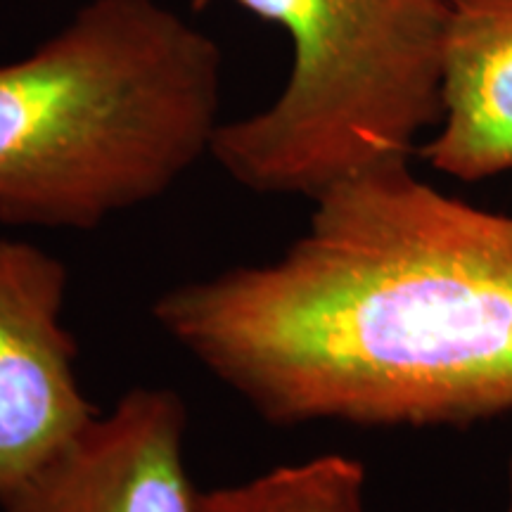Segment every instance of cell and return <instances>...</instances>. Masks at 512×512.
I'll use <instances>...</instances> for the list:
<instances>
[{"mask_svg": "<svg viewBox=\"0 0 512 512\" xmlns=\"http://www.w3.org/2000/svg\"><path fill=\"white\" fill-rule=\"evenodd\" d=\"M0 512H3V510H0Z\"/></svg>", "mask_w": 512, "mask_h": 512, "instance_id": "obj_9", "label": "cell"}, {"mask_svg": "<svg viewBox=\"0 0 512 512\" xmlns=\"http://www.w3.org/2000/svg\"><path fill=\"white\" fill-rule=\"evenodd\" d=\"M418 155L463 183L512 174V0H456L444 112Z\"/></svg>", "mask_w": 512, "mask_h": 512, "instance_id": "obj_6", "label": "cell"}, {"mask_svg": "<svg viewBox=\"0 0 512 512\" xmlns=\"http://www.w3.org/2000/svg\"><path fill=\"white\" fill-rule=\"evenodd\" d=\"M223 53L159 0H88L0 64V223L88 230L211 157Z\"/></svg>", "mask_w": 512, "mask_h": 512, "instance_id": "obj_2", "label": "cell"}, {"mask_svg": "<svg viewBox=\"0 0 512 512\" xmlns=\"http://www.w3.org/2000/svg\"><path fill=\"white\" fill-rule=\"evenodd\" d=\"M67 290L69 271L55 254L0 238V494L98 413L76 375Z\"/></svg>", "mask_w": 512, "mask_h": 512, "instance_id": "obj_4", "label": "cell"}, {"mask_svg": "<svg viewBox=\"0 0 512 512\" xmlns=\"http://www.w3.org/2000/svg\"><path fill=\"white\" fill-rule=\"evenodd\" d=\"M503 512H512V456L508 460V496H505V510Z\"/></svg>", "mask_w": 512, "mask_h": 512, "instance_id": "obj_8", "label": "cell"}, {"mask_svg": "<svg viewBox=\"0 0 512 512\" xmlns=\"http://www.w3.org/2000/svg\"><path fill=\"white\" fill-rule=\"evenodd\" d=\"M188 406L136 387L0 494L3 512H200L185 465Z\"/></svg>", "mask_w": 512, "mask_h": 512, "instance_id": "obj_5", "label": "cell"}, {"mask_svg": "<svg viewBox=\"0 0 512 512\" xmlns=\"http://www.w3.org/2000/svg\"><path fill=\"white\" fill-rule=\"evenodd\" d=\"M233 3L292 46L278 98L216 133L211 157L235 183L316 200L344 178L418 155L444 112L456 0Z\"/></svg>", "mask_w": 512, "mask_h": 512, "instance_id": "obj_3", "label": "cell"}, {"mask_svg": "<svg viewBox=\"0 0 512 512\" xmlns=\"http://www.w3.org/2000/svg\"><path fill=\"white\" fill-rule=\"evenodd\" d=\"M366 486L361 460L325 453L247 482L200 491V512H368Z\"/></svg>", "mask_w": 512, "mask_h": 512, "instance_id": "obj_7", "label": "cell"}, {"mask_svg": "<svg viewBox=\"0 0 512 512\" xmlns=\"http://www.w3.org/2000/svg\"><path fill=\"white\" fill-rule=\"evenodd\" d=\"M275 261L162 292L164 335L278 427L512 413V214L382 164L330 185Z\"/></svg>", "mask_w": 512, "mask_h": 512, "instance_id": "obj_1", "label": "cell"}]
</instances>
